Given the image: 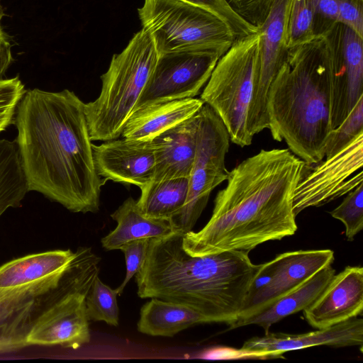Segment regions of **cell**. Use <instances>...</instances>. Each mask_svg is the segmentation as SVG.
<instances>
[{
  "mask_svg": "<svg viewBox=\"0 0 363 363\" xmlns=\"http://www.w3.org/2000/svg\"><path fill=\"white\" fill-rule=\"evenodd\" d=\"M16 138L28 190L74 213H96L106 182L95 169L84 103L72 91L26 90Z\"/></svg>",
  "mask_w": 363,
  "mask_h": 363,
  "instance_id": "cell-1",
  "label": "cell"
},
{
  "mask_svg": "<svg viewBox=\"0 0 363 363\" xmlns=\"http://www.w3.org/2000/svg\"><path fill=\"white\" fill-rule=\"evenodd\" d=\"M304 165L289 149L262 150L242 161L229 171L208 223L198 232L184 234L185 252L192 256L249 252L295 234L293 194Z\"/></svg>",
  "mask_w": 363,
  "mask_h": 363,
  "instance_id": "cell-2",
  "label": "cell"
},
{
  "mask_svg": "<svg viewBox=\"0 0 363 363\" xmlns=\"http://www.w3.org/2000/svg\"><path fill=\"white\" fill-rule=\"evenodd\" d=\"M184 234L150 239L145 262L135 274L137 294L187 306L206 323L230 325L240 315L259 264L249 252L228 250L192 256Z\"/></svg>",
  "mask_w": 363,
  "mask_h": 363,
  "instance_id": "cell-3",
  "label": "cell"
},
{
  "mask_svg": "<svg viewBox=\"0 0 363 363\" xmlns=\"http://www.w3.org/2000/svg\"><path fill=\"white\" fill-rule=\"evenodd\" d=\"M342 24L332 23L313 38L286 50L269 87V129L306 164L324 157L330 132L331 74L341 45Z\"/></svg>",
  "mask_w": 363,
  "mask_h": 363,
  "instance_id": "cell-4",
  "label": "cell"
},
{
  "mask_svg": "<svg viewBox=\"0 0 363 363\" xmlns=\"http://www.w3.org/2000/svg\"><path fill=\"white\" fill-rule=\"evenodd\" d=\"M157 57L154 42L143 28L121 52L113 55L108 69L101 76L99 96L94 101L84 103L91 141H108L121 136Z\"/></svg>",
  "mask_w": 363,
  "mask_h": 363,
  "instance_id": "cell-5",
  "label": "cell"
},
{
  "mask_svg": "<svg viewBox=\"0 0 363 363\" xmlns=\"http://www.w3.org/2000/svg\"><path fill=\"white\" fill-rule=\"evenodd\" d=\"M143 28L151 36L158 55L206 51L220 57L236 38L213 13L181 0H145L138 9Z\"/></svg>",
  "mask_w": 363,
  "mask_h": 363,
  "instance_id": "cell-6",
  "label": "cell"
},
{
  "mask_svg": "<svg viewBox=\"0 0 363 363\" xmlns=\"http://www.w3.org/2000/svg\"><path fill=\"white\" fill-rule=\"evenodd\" d=\"M260 33L235 40L218 60L201 99L218 115L230 140L240 147L251 145L247 115L258 62Z\"/></svg>",
  "mask_w": 363,
  "mask_h": 363,
  "instance_id": "cell-7",
  "label": "cell"
},
{
  "mask_svg": "<svg viewBox=\"0 0 363 363\" xmlns=\"http://www.w3.org/2000/svg\"><path fill=\"white\" fill-rule=\"evenodd\" d=\"M230 137L223 122L207 104L199 111L197 145L184 206L169 219L175 233L191 231L211 191L228 178L225 155Z\"/></svg>",
  "mask_w": 363,
  "mask_h": 363,
  "instance_id": "cell-8",
  "label": "cell"
},
{
  "mask_svg": "<svg viewBox=\"0 0 363 363\" xmlns=\"http://www.w3.org/2000/svg\"><path fill=\"white\" fill-rule=\"evenodd\" d=\"M363 132L335 154L306 164L293 194L296 216L347 194L363 182Z\"/></svg>",
  "mask_w": 363,
  "mask_h": 363,
  "instance_id": "cell-9",
  "label": "cell"
},
{
  "mask_svg": "<svg viewBox=\"0 0 363 363\" xmlns=\"http://www.w3.org/2000/svg\"><path fill=\"white\" fill-rule=\"evenodd\" d=\"M65 269L35 282L0 289V354L27 347L28 335L37 318L74 289Z\"/></svg>",
  "mask_w": 363,
  "mask_h": 363,
  "instance_id": "cell-10",
  "label": "cell"
},
{
  "mask_svg": "<svg viewBox=\"0 0 363 363\" xmlns=\"http://www.w3.org/2000/svg\"><path fill=\"white\" fill-rule=\"evenodd\" d=\"M334 259V252L328 249L296 250L259 264L238 319L263 311L322 269L332 265Z\"/></svg>",
  "mask_w": 363,
  "mask_h": 363,
  "instance_id": "cell-11",
  "label": "cell"
},
{
  "mask_svg": "<svg viewBox=\"0 0 363 363\" xmlns=\"http://www.w3.org/2000/svg\"><path fill=\"white\" fill-rule=\"evenodd\" d=\"M220 57L206 51L159 55L133 112L155 104L194 98L207 83Z\"/></svg>",
  "mask_w": 363,
  "mask_h": 363,
  "instance_id": "cell-12",
  "label": "cell"
},
{
  "mask_svg": "<svg viewBox=\"0 0 363 363\" xmlns=\"http://www.w3.org/2000/svg\"><path fill=\"white\" fill-rule=\"evenodd\" d=\"M290 0H276L259 28L260 45L247 115V129L253 136L269 128L268 93L284 58L286 23Z\"/></svg>",
  "mask_w": 363,
  "mask_h": 363,
  "instance_id": "cell-13",
  "label": "cell"
},
{
  "mask_svg": "<svg viewBox=\"0 0 363 363\" xmlns=\"http://www.w3.org/2000/svg\"><path fill=\"white\" fill-rule=\"evenodd\" d=\"M94 281L68 293L42 312L29 331L27 345H59L75 350L87 344L91 335L86 297Z\"/></svg>",
  "mask_w": 363,
  "mask_h": 363,
  "instance_id": "cell-14",
  "label": "cell"
},
{
  "mask_svg": "<svg viewBox=\"0 0 363 363\" xmlns=\"http://www.w3.org/2000/svg\"><path fill=\"white\" fill-rule=\"evenodd\" d=\"M359 346L362 352L363 320L357 317L303 334L267 333L244 342L240 356L257 359L277 358L284 353L315 346Z\"/></svg>",
  "mask_w": 363,
  "mask_h": 363,
  "instance_id": "cell-15",
  "label": "cell"
},
{
  "mask_svg": "<svg viewBox=\"0 0 363 363\" xmlns=\"http://www.w3.org/2000/svg\"><path fill=\"white\" fill-rule=\"evenodd\" d=\"M93 157L98 174L111 180L141 189L153 177L154 147L151 140L124 138L92 144Z\"/></svg>",
  "mask_w": 363,
  "mask_h": 363,
  "instance_id": "cell-16",
  "label": "cell"
},
{
  "mask_svg": "<svg viewBox=\"0 0 363 363\" xmlns=\"http://www.w3.org/2000/svg\"><path fill=\"white\" fill-rule=\"evenodd\" d=\"M363 310V268L346 267L335 274L320 296L303 310L308 323L316 329L357 317Z\"/></svg>",
  "mask_w": 363,
  "mask_h": 363,
  "instance_id": "cell-17",
  "label": "cell"
},
{
  "mask_svg": "<svg viewBox=\"0 0 363 363\" xmlns=\"http://www.w3.org/2000/svg\"><path fill=\"white\" fill-rule=\"evenodd\" d=\"M363 38L342 25L341 59L331 74L330 125H339L363 96Z\"/></svg>",
  "mask_w": 363,
  "mask_h": 363,
  "instance_id": "cell-18",
  "label": "cell"
},
{
  "mask_svg": "<svg viewBox=\"0 0 363 363\" xmlns=\"http://www.w3.org/2000/svg\"><path fill=\"white\" fill-rule=\"evenodd\" d=\"M199 111L152 140L155 153L152 179L189 177L197 145Z\"/></svg>",
  "mask_w": 363,
  "mask_h": 363,
  "instance_id": "cell-19",
  "label": "cell"
},
{
  "mask_svg": "<svg viewBox=\"0 0 363 363\" xmlns=\"http://www.w3.org/2000/svg\"><path fill=\"white\" fill-rule=\"evenodd\" d=\"M204 105L201 99L186 98L143 107L125 122L124 138L151 140L164 131L196 115Z\"/></svg>",
  "mask_w": 363,
  "mask_h": 363,
  "instance_id": "cell-20",
  "label": "cell"
},
{
  "mask_svg": "<svg viewBox=\"0 0 363 363\" xmlns=\"http://www.w3.org/2000/svg\"><path fill=\"white\" fill-rule=\"evenodd\" d=\"M335 274V270L332 265L325 267L263 311L250 316L238 319L229 325L230 329L257 325L263 328L264 334L269 333L271 326L274 324L312 305L325 290Z\"/></svg>",
  "mask_w": 363,
  "mask_h": 363,
  "instance_id": "cell-21",
  "label": "cell"
},
{
  "mask_svg": "<svg viewBox=\"0 0 363 363\" xmlns=\"http://www.w3.org/2000/svg\"><path fill=\"white\" fill-rule=\"evenodd\" d=\"M111 217L117 225L101 240L106 250H119L123 245L135 240L162 238L175 233L169 220L144 216L137 201L132 197L125 199Z\"/></svg>",
  "mask_w": 363,
  "mask_h": 363,
  "instance_id": "cell-22",
  "label": "cell"
},
{
  "mask_svg": "<svg viewBox=\"0 0 363 363\" xmlns=\"http://www.w3.org/2000/svg\"><path fill=\"white\" fill-rule=\"evenodd\" d=\"M75 256L71 250L28 255L0 267V289L24 286L64 270Z\"/></svg>",
  "mask_w": 363,
  "mask_h": 363,
  "instance_id": "cell-23",
  "label": "cell"
},
{
  "mask_svg": "<svg viewBox=\"0 0 363 363\" xmlns=\"http://www.w3.org/2000/svg\"><path fill=\"white\" fill-rule=\"evenodd\" d=\"M206 323L197 312L184 305L152 298L140 308L138 330L151 336L173 337L196 324Z\"/></svg>",
  "mask_w": 363,
  "mask_h": 363,
  "instance_id": "cell-24",
  "label": "cell"
},
{
  "mask_svg": "<svg viewBox=\"0 0 363 363\" xmlns=\"http://www.w3.org/2000/svg\"><path fill=\"white\" fill-rule=\"evenodd\" d=\"M189 183V177L151 180L140 189L137 201L140 212L149 218L169 220L184 206Z\"/></svg>",
  "mask_w": 363,
  "mask_h": 363,
  "instance_id": "cell-25",
  "label": "cell"
},
{
  "mask_svg": "<svg viewBox=\"0 0 363 363\" xmlns=\"http://www.w3.org/2000/svg\"><path fill=\"white\" fill-rule=\"evenodd\" d=\"M28 190L16 140L0 139V216L18 208Z\"/></svg>",
  "mask_w": 363,
  "mask_h": 363,
  "instance_id": "cell-26",
  "label": "cell"
},
{
  "mask_svg": "<svg viewBox=\"0 0 363 363\" xmlns=\"http://www.w3.org/2000/svg\"><path fill=\"white\" fill-rule=\"evenodd\" d=\"M316 17V0H290L286 33L287 48L314 37Z\"/></svg>",
  "mask_w": 363,
  "mask_h": 363,
  "instance_id": "cell-27",
  "label": "cell"
},
{
  "mask_svg": "<svg viewBox=\"0 0 363 363\" xmlns=\"http://www.w3.org/2000/svg\"><path fill=\"white\" fill-rule=\"evenodd\" d=\"M117 289H113L96 277L86 297V314L89 320L104 321L118 326L119 308Z\"/></svg>",
  "mask_w": 363,
  "mask_h": 363,
  "instance_id": "cell-28",
  "label": "cell"
},
{
  "mask_svg": "<svg viewBox=\"0 0 363 363\" xmlns=\"http://www.w3.org/2000/svg\"><path fill=\"white\" fill-rule=\"evenodd\" d=\"M363 132V96H362L347 118L329 133L324 148L325 157L340 150L359 133Z\"/></svg>",
  "mask_w": 363,
  "mask_h": 363,
  "instance_id": "cell-29",
  "label": "cell"
},
{
  "mask_svg": "<svg viewBox=\"0 0 363 363\" xmlns=\"http://www.w3.org/2000/svg\"><path fill=\"white\" fill-rule=\"evenodd\" d=\"M346 195L330 214L344 224L347 239L352 241L363 228V183Z\"/></svg>",
  "mask_w": 363,
  "mask_h": 363,
  "instance_id": "cell-30",
  "label": "cell"
},
{
  "mask_svg": "<svg viewBox=\"0 0 363 363\" xmlns=\"http://www.w3.org/2000/svg\"><path fill=\"white\" fill-rule=\"evenodd\" d=\"M213 13L229 28L237 38L257 33L259 29L242 18L226 0H181Z\"/></svg>",
  "mask_w": 363,
  "mask_h": 363,
  "instance_id": "cell-31",
  "label": "cell"
},
{
  "mask_svg": "<svg viewBox=\"0 0 363 363\" xmlns=\"http://www.w3.org/2000/svg\"><path fill=\"white\" fill-rule=\"evenodd\" d=\"M26 91L18 75L0 79V133L14 123L17 107Z\"/></svg>",
  "mask_w": 363,
  "mask_h": 363,
  "instance_id": "cell-32",
  "label": "cell"
},
{
  "mask_svg": "<svg viewBox=\"0 0 363 363\" xmlns=\"http://www.w3.org/2000/svg\"><path fill=\"white\" fill-rule=\"evenodd\" d=\"M150 239H140L128 242L121 247L125 255V276L121 284L116 289L120 296L127 284L143 264Z\"/></svg>",
  "mask_w": 363,
  "mask_h": 363,
  "instance_id": "cell-33",
  "label": "cell"
},
{
  "mask_svg": "<svg viewBox=\"0 0 363 363\" xmlns=\"http://www.w3.org/2000/svg\"><path fill=\"white\" fill-rule=\"evenodd\" d=\"M242 18L258 29L266 20L276 0H226Z\"/></svg>",
  "mask_w": 363,
  "mask_h": 363,
  "instance_id": "cell-34",
  "label": "cell"
},
{
  "mask_svg": "<svg viewBox=\"0 0 363 363\" xmlns=\"http://www.w3.org/2000/svg\"><path fill=\"white\" fill-rule=\"evenodd\" d=\"M339 23L363 38V0H337Z\"/></svg>",
  "mask_w": 363,
  "mask_h": 363,
  "instance_id": "cell-35",
  "label": "cell"
},
{
  "mask_svg": "<svg viewBox=\"0 0 363 363\" xmlns=\"http://www.w3.org/2000/svg\"><path fill=\"white\" fill-rule=\"evenodd\" d=\"M6 16L7 14L0 0V79L3 78L15 60L11 52L13 37L4 30L1 25V20Z\"/></svg>",
  "mask_w": 363,
  "mask_h": 363,
  "instance_id": "cell-36",
  "label": "cell"
},
{
  "mask_svg": "<svg viewBox=\"0 0 363 363\" xmlns=\"http://www.w3.org/2000/svg\"><path fill=\"white\" fill-rule=\"evenodd\" d=\"M316 12L327 24L340 23L337 0H316Z\"/></svg>",
  "mask_w": 363,
  "mask_h": 363,
  "instance_id": "cell-37",
  "label": "cell"
}]
</instances>
